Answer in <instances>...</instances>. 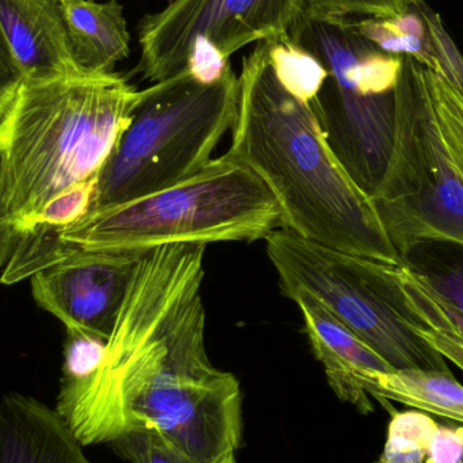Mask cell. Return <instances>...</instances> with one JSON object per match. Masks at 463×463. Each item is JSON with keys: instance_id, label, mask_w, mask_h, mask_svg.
<instances>
[{"instance_id": "cell-27", "label": "cell", "mask_w": 463, "mask_h": 463, "mask_svg": "<svg viewBox=\"0 0 463 463\" xmlns=\"http://www.w3.org/2000/svg\"><path fill=\"white\" fill-rule=\"evenodd\" d=\"M21 81V72L14 61L13 54L0 27V119L10 108Z\"/></svg>"}, {"instance_id": "cell-4", "label": "cell", "mask_w": 463, "mask_h": 463, "mask_svg": "<svg viewBox=\"0 0 463 463\" xmlns=\"http://www.w3.org/2000/svg\"><path fill=\"white\" fill-rule=\"evenodd\" d=\"M277 230H283L277 198L227 152L154 194L87 214L61 230L22 233L5 277L13 283L32 278L68 250L149 252L168 244L256 241Z\"/></svg>"}, {"instance_id": "cell-20", "label": "cell", "mask_w": 463, "mask_h": 463, "mask_svg": "<svg viewBox=\"0 0 463 463\" xmlns=\"http://www.w3.org/2000/svg\"><path fill=\"white\" fill-rule=\"evenodd\" d=\"M426 73L443 137L463 173V94L434 71Z\"/></svg>"}, {"instance_id": "cell-13", "label": "cell", "mask_w": 463, "mask_h": 463, "mask_svg": "<svg viewBox=\"0 0 463 463\" xmlns=\"http://www.w3.org/2000/svg\"><path fill=\"white\" fill-rule=\"evenodd\" d=\"M0 463H94L57 411L22 394L0 399Z\"/></svg>"}, {"instance_id": "cell-22", "label": "cell", "mask_w": 463, "mask_h": 463, "mask_svg": "<svg viewBox=\"0 0 463 463\" xmlns=\"http://www.w3.org/2000/svg\"><path fill=\"white\" fill-rule=\"evenodd\" d=\"M97 184L98 178L83 182L54 198L37 214L26 232L35 228L61 230L86 217L91 211Z\"/></svg>"}, {"instance_id": "cell-24", "label": "cell", "mask_w": 463, "mask_h": 463, "mask_svg": "<svg viewBox=\"0 0 463 463\" xmlns=\"http://www.w3.org/2000/svg\"><path fill=\"white\" fill-rule=\"evenodd\" d=\"M416 10L423 18L429 35L430 48L439 62L443 78L453 84L463 94V59L461 52L451 40L443 26L442 19L426 3H421Z\"/></svg>"}, {"instance_id": "cell-17", "label": "cell", "mask_w": 463, "mask_h": 463, "mask_svg": "<svg viewBox=\"0 0 463 463\" xmlns=\"http://www.w3.org/2000/svg\"><path fill=\"white\" fill-rule=\"evenodd\" d=\"M353 29L375 48L392 56L410 57L419 64L442 75L439 62L430 48L429 35L418 10L400 18H347Z\"/></svg>"}, {"instance_id": "cell-26", "label": "cell", "mask_w": 463, "mask_h": 463, "mask_svg": "<svg viewBox=\"0 0 463 463\" xmlns=\"http://www.w3.org/2000/svg\"><path fill=\"white\" fill-rule=\"evenodd\" d=\"M463 461V429L440 427L430 448L426 463H461Z\"/></svg>"}, {"instance_id": "cell-10", "label": "cell", "mask_w": 463, "mask_h": 463, "mask_svg": "<svg viewBox=\"0 0 463 463\" xmlns=\"http://www.w3.org/2000/svg\"><path fill=\"white\" fill-rule=\"evenodd\" d=\"M146 252L68 250L32 277L38 307L64 324L109 340Z\"/></svg>"}, {"instance_id": "cell-6", "label": "cell", "mask_w": 463, "mask_h": 463, "mask_svg": "<svg viewBox=\"0 0 463 463\" xmlns=\"http://www.w3.org/2000/svg\"><path fill=\"white\" fill-rule=\"evenodd\" d=\"M237 102L239 76L232 67L214 83H201L184 68L143 90L132 121L98 175L90 213L167 189L208 165L233 129Z\"/></svg>"}, {"instance_id": "cell-12", "label": "cell", "mask_w": 463, "mask_h": 463, "mask_svg": "<svg viewBox=\"0 0 463 463\" xmlns=\"http://www.w3.org/2000/svg\"><path fill=\"white\" fill-rule=\"evenodd\" d=\"M0 27L22 80L89 72L73 53L59 0H0Z\"/></svg>"}, {"instance_id": "cell-16", "label": "cell", "mask_w": 463, "mask_h": 463, "mask_svg": "<svg viewBox=\"0 0 463 463\" xmlns=\"http://www.w3.org/2000/svg\"><path fill=\"white\" fill-rule=\"evenodd\" d=\"M402 260L442 307L463 343V244L420 242Z\"/></svg>"}, {"instance_id": "cell-8", "label": "cell", "mask_w": 463, "mask_h": 463, "mask_svg": "<svg viewBox=\"0 0 463 463\" xmlns=\"http://www.w3.org/2000/svg\"><path fill=\"white\" fill-rule=\"evenodd\" d=\"M372 198L400 258L420 242L463 244V173L443 137L426 67L410 57L397 80L393 146Z\"/></svg>"}, {"instance_id": "cell-30", "label": "cell", "mask_w": 463, "mask_h": 463, "mask_svg": "<svg viewBox=\"0 0 463 463\" xmlns=\"http://www.w3.org/2000/svg\"><path fill=\"white\" fill-rule=\"evenodd\" d=\"M461 463H463V461Z\"/></svg>"}, {"instance_id": "cell-14", "label": "cell", "mask_w": 463, "mask_h": 463, "mask_svg": "<svg viewBox=\"0 0 463 463\" xmlns=\"http://www.w3.org/2000/svg\"><path fill=\"white\" fill-rule=\"evenodd\" d=\"M79 64L89 72H114L130 53V34L118 0H59Z\"/></svg>"}, {"instance_id": "cell-29", "label": "cell", "mask_w": 463, "mask_h": 463, "mask_svg": "<svg viewBox=\"0 0 463 463\" xmlns=\"http://www.w3.org/2000/svg\"><path fill=\"white\" fill-rule=\"evenodd\" d=\"M443 356L463 370V345H461V343H451V345H449L443 350Z\"/></svg>"}, {"instance_id": "cell-23", "label": "cell", "mask_w": 463, "mask_h": 463, "mask_svg": "<svg viewBox=\"0 0 463 463\" xmlns=\"http://www.w3.org/2000/svg\"><path fill=\"white\" fill-rule=\"evenodd\" d=\"M130 463H197L151 431H129L110 443Z\"/></svg>"}, {"instance_id": "cell-28", "label": "cell", "mask_w": 463, "mask_h": 463, "mask_svg": "<svg viewBox=\"0 0 463 463\" xmlns=\"http://www.w3.org/2000/svg\"><path fill=\"white\" fill-rule=\"evenodd\" d=\"M19 237L21 233L15 228L0 220V269H5L7 266Z\"/></svg>"}, {"instance_id": "cell-19", "label": "cell", "mask_w": 463, "mask_h": 463, "mask_svg": "<svg viewBox=\"0 0 463 463\" xmlns=\"http://www.w3.org/2000/svg\"><path fill=\"white\" fill-rule=\"evenodd\" d=\"M391 415L385 448L375 463H426L439 426L421 411Z\"/></svg>"}, {"instance_id": "cell-21", "label": "cell", "mask_w": 463, "mask_h": 463, "mask_svg": "<svg viewBox=\"0 0 463 463\" xmlns=\"http://www.w3.org/2000/svg\"><path fill=\"white\" fill-rule=\"evenodd\" d=\"M424 0H309L307 13L317 18L394 19L416 10Z\"/></svg>"}, {"instance_id": "cell-2", "label": "cell", "mask_w": 463, "mask_h": 463, "mask_svg": "<svg viewBox=\"0 0 463 463\" xmlns=\"http://www.w3.org/2000/svg\"><path fill=\"white\" fill-rule=\"evenodd\" d=\"M232 156L277 198L283 230L354 255L402 263L373 198L356 184L324 138L309 103L278 80L269 43H256L239 76Z\"/></svg>"}, {"instance_id": "cell-25", "label": "cell", "mask_w": 463, "mask_h": 463, "mask_svg": "<svg viewBox=\"0 0 463 463\" xmlns=\"http://www.w3.org/2000/svg\"><path fill=\"white\" fill-rule=\"evenodd\" d=\"M232 67L230 59L224 56L211 41L197 37L193 41L187 56L186 70L201 83L220 80Z\"/></svg>"}, {"instance_id": "cell-1", "label": "cell", "mask_w": 463, "mask_h": 463, "mask_svg": "<svg viewBox=\"0 0 463 463\" xmlns=\"http://www.w3.org/2000/svg\"><path fill=\"white\" fill-rule=\"evenodd\" d=\"M205 244H168L138 261L98 369L60 389L56 411L81 446L151 431L197 463H236L242 393L205 347Z\"/></svg>"}, {"instance_id": "cell-5", "label": "cell", "mask_w": 463, "mask_h": 463, "mask_svg": "<svg viewBox=\"0 0 463 463\" xmlns=\"http://www.w3.org/2000/svg\"><path fill=\"white\" fill-rule=\"evenodd\" d=\"M264 241L283 294H312L397 372L453 374L445 356L421 336L415 277L404 261L343 252L288 230L274 231Z\"/></svg>"}, {"instance_id": "cell-9", "label": "cell", "mask_w": 463, "mask_h": 463, "mask_svg": "<svg viewBox=\"0 0 463 463\" xmlns=\"http://www.w3.org/2000/svg\"><path fill=\"white\" fill-rule=\"evenodd\" d=\"M307 5L309 0H171L138 26L136 72L155 83L178 75L197 37L211 41L227 59L250 43L288 37Z\"/></svg>"}, {"instance_id": "cell-3", "label": "cell", "mask_w": 463, "mask_h": 463, "mask_svg": "<svg viewBox=\"0 0 463 463\" xmlns=\"http://www.w3.org/2000/svg\"><path fill=\"white\" fill-rule=\"evenodd\" d=\"M141 99L117 72L24 79L0 119V220L24 233L51 201L98 178Z\"/></svg>"}, {"instance_id": "cell-15", "label": "cell", "mask_w": 463, "mask_h": 463, "mask_svg": "<svg viewBox=\"0 0 463 463\" xmlns=\"http://www.w3.org/2000/svg\"><path fill=\"white\" fill-rule=\"evenodd\" d=\"M388 412L392 402L463 423V385L454 374L405 370L381 375L372 394Z\"/></svg>"}, {"instance_id": "cell-18", "label": "cell", "mask_w": 463, "mask_h": 463, "mask_svg": "<svg viewBox=\"0 0 463 463\" xmlns=\"http://www.w3.org/2000/svg\"><path fill=\"white\" fill-rule=\"evenodd\" d=\"M267 43L269 61L280 84L302 102H312L328 76L320 60L290 37Z\"/></svg>"}, {"instance_id": "cell-7", "label": "cell", "mask_w": 463, "mask_h": 463, "mask_svg": "<svg viewBox=\"0 0 463 463\" xmlns=\"http://www.w3.org/2000/svg\"><path fill=\"white\" fill-rule=\"evenodd\" d=\"M290 38L328 72L310 108L336 159L372 197L393 146L402 57L375 48L347 19L304 14Z\"/></svg>"}, {"instance_id": "cell-11", "label": "cell", "mask_w": 463, "mask_h": 463, "mask_svg": "<svg viewBox=\"0 0 463 463\" xmlns=\"http://www.w3.org/2000/svg\"><path fill=\"white\" fill-rule=\"evenodd\" d=\"M285 296L298 305L310 347L323 364L335 394L354 405L362 415L374 412L372 393L378 378L397 370L343 326L312 294L291 290Z\"/></svg>"}]
</instances>
